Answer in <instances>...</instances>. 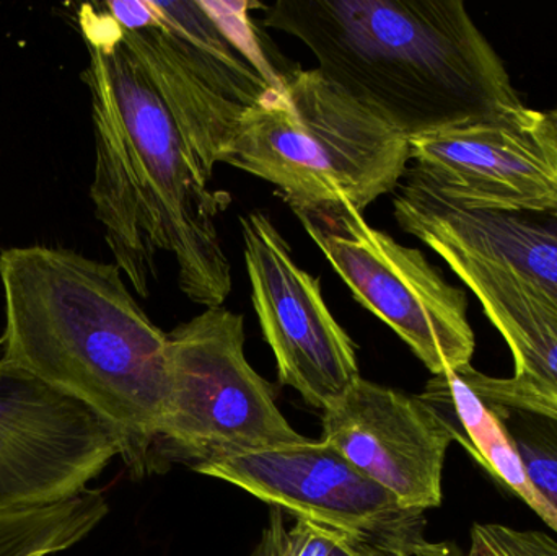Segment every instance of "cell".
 <instances>
[{"mask_svg":"<svg viewBox=\"0 0 557 556\" xmlns=\"http://www.w3.org/2000/svg\"><path fill=\"white\" fill-rule=\"evenodd\" d=\"M78 25L95 134L90 198L114 263L147 299L157 257L172 255L191 302L224 306L232 267L218 222L232 196L209 183L248 107L163 25L152 0L85 3Z\"/></svg>","mask_w":557,"mask_h":556,"instance_id":"1","label":"cell"},{"mask_svg":"<svg viewBox=\"0 0 557 556\" xmlns=\"http://www.w3.org/2000/svg\"><path fill=\"white\" fill-rule=\"evenodd\" d=\"M116 263L69 248L0 254V361L87 405L120 433L134 477L156 472L169 391V336L134 299Z\"/></svg>","mask_w":557,"mask_h":556,"instance_id":"2","label":"cell"},{"mask_svg":"<svg viewBox=\"0 0 557 556\" xmlns=\"http://www.w3.org/2000/svg\"><path fill=\"white\" fill-rule=\"evenodd\" d=\"M261 22L304 42L318 71L403 136L523 110L460 0H277Z\"/></svg>","mask_w":557,"mask_h":556,"instance_id":"3","label":"cell"},{"mask_svg":"<svg viewBox=\"0 0 557 556\" xmlns=\"http://www.w3.org/2000/svg\"><path fill=\"white\" fill-rule=\"evenodd\" d=\"M219 163L276 186L294 214L363 212L401 185L409 139L318 69L295 67L245 110Z\"/></svg>","mask_w":557,"mask_h":556,"instance_id":"4","label":"cell"},{"mask_svg":"<svg viewBox=\"0 0 557 556\" xmlns=\"http://www.w3.org/2000/svg\"><path fill=\"white\" fill-rule=\"evenodd\" d=\"M166 336L169 391L156 472H162V462L188 464L195 470L310 441L285 420L273 385L248 362L244 316L209 307Z\"/></svg>","mask_w":557,"mask_h":556,"instance_id":"5","label":"cell"},{"mask_svg":"<svg viewBox=\"0 0 557 556\" xmlns=\"http://www.w3.org/2000/svg\"><path fill=\"white\" fill-rule=\"evenodd\" d=\"M357 302L385 322L432 374L471 365L467 294L418 248L363 221L354 206L295 214Z\"/></svg>","mask_w":557,"mask_h":556,"instance_id":"6","label":"cell"},{"mask_svg":"<svg viewBox=\"0 0 557 556\" xmlns=\"http://www.w3.org/2000/svg\"><path fill=\"white\" fill-rule=\"evenodd\" d=\"M195 472L386 556H454L425 538L424 511L405 508L323 441L240 454Z\"/></svg>","mask_w":557,"mask_h":556,"instance_id":"7","label":"cell"},{"mask_svg":"<svg viewBox=\"0 0 557 556\" xmlns=\"http://www.w3.org/2000/svg\"><path fill=\"white\" fill-rule=\"evenodd\" d=\"M121 454L87 405L0 361V511L74 498Z\"/></svg>","mask_w":557,"mask_h":556,"instance_id":"8","label":"cell"},{"mask_svg":"<svg viewBox=\"0 0 557 556\" xmlns=\"http://www.w3.org/2000/svg\"><path fill=\"white\" fill-rule=\"evenodd\" d=\"M240 224L251 302L278 382L323 411L360 379L356 343L324 302L320 280L298 267L273 221L253 211Z\"/></svg>","mask_w":557,"mask_h":556,"instance_id":"9","label":"cell"},{"mask_svg":"<svg viewBox=\"0 0 557 556\" xmlns=\"http://www.w3.org/2000/svg\"><path fill=\"white\" fill-rule=\"evenodd\" d=\"M393 214L435 254L509 268L557 300V199L497 201L442 185L408 166Z\"/></svg>","mask_w":557,"mask_h":556,"instance_id":"10","label":"cell"},{"mask_svg":"<svg viewBox=\"0 0 557 556\" xmlns=\"http://www.w3.org/2000/svg\"><path fill=\"white\" fill-rule=\"evenodd\" d=\"M321 423V441L405 508L425 512L442 505V473L454 436L419 395L360 378L324 408Z\"/></svg>","mask_w":557,"mask_h":556,"instance_id":"11","label":"cell"},{"mask_svg":"<svg viewBox=\"0 0 557 556\" xmlns=\"http://www.w3.org/2000/svg\"><path fill=\"white\" fill-rule=\"evenodd\" d=\"M412 169L442 185L497 199H557V152L542 111L523 110L409 139Z\"/></svg>","mask_w":557,"mask_h":556,"instance_id":"12","label":"cell"},{"mask_svg":"<svg viewBox=\"0 0 557 556\" xmlns=\"http://www.w3.org/2000/svg\"><path fill=\"white\" fill-rule=\"evenodd\" d=\"M438 257L478 297L516 361L513 381L557 398V300L509 268L441 250Z\"/></svg>","mask_w":557,"mask_h":556,"instance_id":"13","label":"cell"},{"mask_svg":"<svg viewBox=\"0 0 557 556\" xmlns=\"http://www.w3.org/2000/svg\"><path fill=\"white\" fill-rule=\"evenodd\" d=\"M419 398L444 421L454 441L557 532V511L530 480L499 415L471 388L458 369L434 375Z\"/></svg>","mask_w":557,"mask_h":556,"instance_id":"14","label":"cell"},{"mask_svg":"<svg viewBox=\"0 0 557 556\" xmlns=\"http://www.w3.org/2000/svg\"><path fill=\"white\" fill-rule=\"evenodd\" d=\"M110 512L98 490L35 508L0 511V556H51L84 541Z\"/></svg>","mask_w":557,"mask_h":556,"instance_id":"15","label":"cell"},{"mask_svg":"<svg viewBox=\"0 0 557 556\" xmlns=\"http://www.w3.org/2000/svg\"><path fill=\"white\" fill-rule=\"evenodd\" d=\"M493 408L516 444L533 485L557 511V420L519 408Z\"/></svg>","mask_w":557,"mask_h":556,"instance_id":"16","label":"cell"},{"mask_svg":"<svg viewBox=\"0 0 557 556\" xmlns=\"http://www.w3.org/2000/svg\"><path fill=\"white\" fill-rule=\"evenodd\" d=\"M270 508V522L251 556H330L333 548L346 538L294 516V522L288 524L284 509Z\"/></svg>","mask_w":557,"mask_h":556,"instance_id":"17","label":"cell"},{"mask_svg":"<svg viewBox=\"0 0 557 556\" xmlns=\"http://www.w3.org/2000/svg\"><path fill=\"white\" fill-rule=\"evenodd\" d=\"M467 556H557V541L542 531L474 524Z\"/></svg>","mask_w":557,"mask_h":556,"instance_id":"18","label":"cell"},{"mask_svg":"<svg viewBox=\"0 0 557 556\" xmlns=\"http://www.w3.org/2000/svg\"><path fill=\"white\" fill-rule=\"evenodd\" d=\"M465 381L474 392L493 407L519 408V410L533 411L557 420V398L536 394L517 384L512 378H491L476 371L471 365L458 368Z\"/></svg>","mask_w":557,"mask_h":556,"instance_id":"19","label":"cell"},{"mask_svg":"<svg viewBox=\"0 0 557 556\" xmlns=\"http://www.w3.org/2000/svg\"><path fill=\"white\" fill-rule=\"evenodd\" d=\"M330 556H386L367 545L359 544L352 539L344 538L336 547L333 548Z\"/></svg>","mask_w":557,"mask_h":556,"instance_id":"20","label":"cell"},{"mask_svg":"<svg viewBox=\"0 0 557 556\" xmlns=\"http://www.w3.org/2000/svg\"><path fill=\"white\" fill-rule=\"evenodd\" d=\"M543 126H545L546 134L557 152V108L543 113Z\"/></svg>","mask_w":557,"mask_h":556,"instance_id":"21","label":"cell"}]
</instances>
